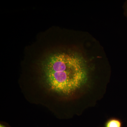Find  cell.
I'll return each instance as SVG.
<instances>
[{
  "label": "cell",
  "instance_id": "6da1fadb",
  "mask_svg": "<svg viewBox=\"0 0 127 127\" xmlns=\"http://www.w3.org/2000/svg\"><path fill=\"white\" fill-rule=\"evenodd\" d=\"M42 69L47 88L62 96L74 95L88 80L87 62L77 53L66 52L51 54L43 61Z\"/></svg>",
  "mask_w": 127,
  "mask_h": 127
},
{
  "label": "cell",
  "instance_id": "277c9868",
  "mask_svg": "<svg viewBox=\"0 0 127 127\" xmlns=\"http://www.w3.org/2000/svg\"><path fill=\"white\" fill-rule=\"evenodd\" d=\"M0 127H6L4 125H3L2 124H1L0 125Z\"/></svg>",
  "mask_w": 127,
  "mask_h": 127
},
{
  "label": "cell",
  "instance_id": "3957f363",
  "mask_svg": "<svg viewBox=\"0 0 127 127\" xmlns=\"http://www.w3.org/2000/svg\"><path fill=\"white\" fill-rule=\"evenodd\" d=\"M124 14L127 18V0L125 1L123 6Z\"/></svg>",
  "mask_w": 127,
  "mask_h": 127
},
{
  "label": "cell",
  "instance_id": "7a4b0ae2",
  "mask_svg": "<svg viewBox=\"0 0 127 127\" xmlns=\"http://www.w3.org/2000/svg\"><path fill=\"white\" fill-rule=\"evenodd\" d=\"M122 123L119 119L112 118L107 121L105 127H122Z\"/></svg>",
  "mask_w": 127,
  "mask_h": 127
}]
</instances>
